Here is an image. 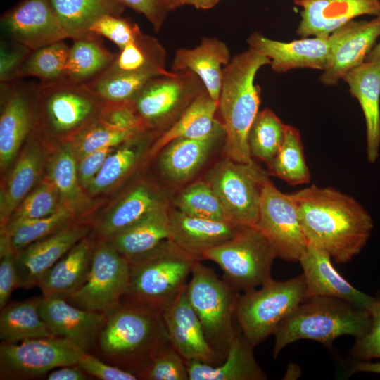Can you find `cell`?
<instances>
[{
	"instance_id": "obj_1",
	"label": "cell",
	"mask_w": 380,
	"mask_h": 380,
	"mask_svg": "<svg viewBox=\"0 0 380 380\" xmlns=\"http://www.w3.org/2000/svg\"><path fill=\"white\" fill-rule=\"evenodd\" d=\"M291 194L308 243L325 251L337 263H346L360 253L374 222L354 198L316 185Z\"/></svg>"
},
{
	"instance_id": "obj_2",
	"label": "cell",
	"mask_w": 380,
	"mask_h": 380,
	"mask_svg": "<svg viewBox=\"0 0 380 380\" xmlns=\"http://www.w3.org/2000/svg\"><path fill=\"white\" fill-rule=\"evenodd\" d=\"M170 342L162 312L122 297L106 313L92 354L138 376Z\"/></svg>"
},
{
	"instance_id": "obj_3",
	"label": "cell",
	"mask_w": 380,
	"mask_h": 380,
	"mask_svg": "<svg viewBox=\"0 0 380 380\" xmlns=\"http://www.w3.org/2000/svg\"><path fill=\"white\" fill-rule=\"evenodd\" d=\"M270 63L266 56L249 48L223 68L217 110L225 134L224 151L229 160L242 163L253 160L248 137L260 103V89L254 80L259 69Z\"/></svg>"
},
{
	"instance_id": "obj_4",
	"label": "cell",
	"mask_w": 380,
	"mask_h": 380,
	"mask_svg": "<svg viewBox=\"0 0 380 380\" xmlns=\"http://www.w3.org/2000/svg\"><path fill=\"white\" fill-rule=\"evenodd\" d=\"M371 322L367 310L348 302L327 296L310 297L277 327L273 334V357L284 347L300 339L328 346L341 336L360 338L369 331Z\"/></svg>"
},
{
	"instance_id": "obj_5",
	"label": "cell",
	"mask_w": 380,
	"mask_h": 380,
	"mask_svg": "<svg viewBox=\"0 0 380 380\" xmlns=\"http://www.w3.org/2000/svg\"><path fill=\"white\" fill-rule=\"evenodd\" d=\"M196 261L166 240L145 256L129 262V284L123 297L163 312L186 286Z\"/></svg>"
},
{
	"instance_id": "obj_6",
	"label": "cell",
	"mask_w": 380,
	"mask_h": 380,
	"mask_svg": "<svg viewBox=\"0 0 380 380\" xmlns=\"http://www.w3.org/2000/svg\"><path fill=\"white\" fill-rule=\"evenodd\" d=\"M239 291L211 268L196 261L186 294L206 338L221 361L225 358L236 327L234 312Z\"/></svg>"
},
{
	"instance_id": "obj_7",
	"label": "cell",
	"mask_w": 380,
	"mask_h": 380,
	"mask_svg": "<svg viewBox=\"0 0 380 380\" xmlns=\"http://www.w3.org/2000/svg\"><path fill=\"white\" fill-rule=\"evenodd\" d=\"M307 298L303 274L286 281L271 279L240 294L234 317L243 336L253 346L274 334L278 324Z\"/></svg>"
},
{
	"instance_id": "obj_8",
	"label": "cell",
	"mask_w": 380,
	"mask_h": 380,
	"mask_svg": "<svg viewBox=\"0 0 380 380\" xmlns=\"http://www.w3.org/2000/svg\"><path fill=\"white\" fill-rule=\"evenodd\" d=\"M276 252L267 237L255 226H243L230 239L204 255L217 264L223 279L238 291L246 292L270 281Z\"/></svg>"
},
{
	"instance_id": "obj_9",
	"label": "cell",
	"mask_w": 380,
	"mask_h": 380,
	"mask_svg": "<svg viewBox=\"0 0 380 380\" xmlns=\"http://www.w3.org/2000/svg\"><path fill=\"white\" fill-rule=\"evenodd\" d=\"M36 104L43 115L46 128L56 134L65 135L77 134L97 120L106 102L86 84L63 78L39 82L36 89Z\"/></svg>"
},
{
	"instance_id": "obj_10",
	"label": "cell",
	"mask_w": 380,
	"mask_h": 380,
	"mask_svg": "<svg viewBox=\"0 0 380 380\" xmlns=\"http://www.w3.org/2000/svg\"><path fill=\"white\" fill-rule=\"evenodd\" d=\"M267 174L252 160L249 163L227 158L217 164L207 182L230 220L242 226H255Z\"/></svg>"
},
{
	"instance_id": "obj_11",
	"label": "cell",
	"mask_w": 380,
	"mask_h": 380,
	"mask_svg": "<svg viewBox=\"0 0 380 380\" xmlns=\"http://www.w3.org/2000/svg\"><path fill=\"white\" fill-rule=\"evenodd\" d=\"M84 353L68 340L55 336L0 344V379L46 377L53 369L77 364Z\"/></svg>"
},
{
	"instance_id": "obj_12",
	"label": "cell",
	"mask_w": 380,
	"mask_h": 380,
	"mask_svg": "<svg viewBox=\"0 0 380 380\" xmlns=\"http://www.w3.org/2000/svg\"><path fill=\"white\" fill-rule=\"evenodd\" d=\"M130 263L107 240L98 239L83 285L67 300L81 309L106 313L127 293Z\"/></svg>"
},
{
	"instance_id": "obj_13",
	"label": "cell",
	"mask_w": 380,
	"mask_h": 380,
	"mask_svg": "<svg viewBox=\"0 0 380 380\" xmlns=\"http://www.w3.org/2000/svg\"><path fill=\"white\" fill-rule=\"evenodd\" d=\"M206 89L194 72L172 71L171 75L150 80L132 100L137 114L146 128L160 125L178 115Z\"/></svg>"
},
{
	"instance_id": "obj_14",
	"label": "cell",
	"mask_w": 380,
	"mask_h": 380,
	"mask_svg": "<svg viewBox=\"0 0 380 380\" xmlns=\"http://www.w3.org/2000/svg\"><path fill=\"white\" fill-rule=\"evenodd\" d=\"M255 227L267 237L277 258L284 260L299 261L308 246L293 198L280 191L269 179L262 189Z\"/></svg>"
},
{
	"instance_id": "obj_15",
	"label": "cell",
	"mask_w": 380,
	"mask_h": 380,
	"mask_svg": "<svg viewBox=\"0 0 380 380\" xmlns=\"http://www.w3.org/2000/svg\"><path fill=\"white\" fill-rule=\"evenodd\" d=\"M353 20L326 37H303L291 42L269 39L253 32L247 39L250 49L265 56L271 61L276 72H284L298 68L324 71L334 48L350 32Z\"/></svg>"
},
{
	"instance_id": "obj_16",
	"label": "cell",
	"mask_w": 380,
	"mask_h": 380,
	"mask_svg": "<svg viewBox=\"0 0 380 380\" xmlns=\"http://www.w3.org/2000/svg\"><path fill=\"white\" fill-rule=\"evenodd\" d=\"M1 27L30 50L68 39L49 0H22L1 15Z\"/></svg>"
},
{
	"instance_id": "obj_17",
	"label": "cell",
	"mask_w": 380,
	"mask_h": 380,
	"mask_svg": "<svg viewBox=\"0 0 380 380\" xmlns=\"http://www.w3.org/2000/svg\"><path fill=\"white\" fill-rule=\"evenodd\" d=\"M89 230L88 224L70 223L16 253L18 288L30 289L37 286L44 274L87 236Z\"/></svg>"
},
{
	"instance_id": "obj_18",
	"label": "cell",
	"mask_w": 380,
	"mask_h": 380,
	"mask_svg": "<svg viewBox=\"0 0 380 380\" xmlns=\"http://www.w3.org/2000/svg\"><path fill=\"white\" fill-rule=\"evenodd\" d=\"M39 310L52 336L68 340L84 353H93L106 313L81 309L65 299L42 296Z\"/></svg>"
},
{
	"instance_id": "obj_19",
	"label": "cell",
	"mask_w": 380,
	"mask_h": 380,
	"mask_svg": "<svg viewBox=\"0 0 380 380\" xmlns=\"http://www.w3.org/2000/svg\"><path fill=\"white\" fill-rule=\"evenodd\" d=\"M37 85L21 84L19 80L1 83V95L4 99L0 116L1 170L11 163L32 128L34 114L32 103L36 98Z\"/></svg>"
},
{
	"instance_id": "obj_20",
	"label": "cell",
	"mask_w": 380,
	"mask_h": 380,
	"mask_svg": "<svg viewBox=\"0 0 380 380\" xmlns=\"http://www.w3.org/2000/svg\"><path fill=\"white\" fill-rule=\"evenodd\" d=\"M162 313L170 341L184 360H196L213 366L222 362L210 346L201 323L187 299L186 286Z\"/></svg>"
},
{
	"instance_id": "obj_21",
	"label": "cell",
	"mask_w": 380,
	"mask_h": 380,
	"mask_svg": "<svg viewBox=\"0 0 380 380\" xmlns=\"http://www.w3.org/2000/svg\"><path fill=\"white\" fill-rule=\"evenodd\" d=\"M331 258L325 251L308 243L299 260L307 298L313 296L335 298L369 312L375 298L357 290L346 281L334 268Z\"/></svg>"
},
{
	"instance_id": "obj_22",
	"label": "cell",
	"mask_w": 380,
	"mask_h": 380,
	"mask_svg": "<svg viewBox=\"0 0 380 380\" xmlns=\"http://www.w3.org/2000/svg\"><path fill=\"white\" fill-rule=\"evenodd\" d=\"M301 8L296 32L303 37H326L355 18L379 15L380 0H295Z\"/></svg>"
},
{
	"instance_id": "obj_23",
	"label": "cell",
	"mask_w": 380,
	"mask_h": 380,
	"mask_svg": "<svg viewBox=\"0 0 380 380\" xmlns=\"http://www.w3.org/2000/svg\"><path fill=\"white\" fill-rule=\"evenodd\" d=\"M170 217L169 240L198 261L210 249L232 238L243 227L232 222L192 217L178 210L170 212Z\"/></svg>"
},
{
	"instance_id": "obj_24",
	"label": "cell",
	"mask_w": 380,
	"mask_h": 380,
	"mask_svg": "<svg viewBox=\"0 0 380 380\" xmlns=\"http://www.w3.org/2000/svg\"><path fill=\"white\" fill-rule=\"evenodd\" d=\"M343 80L362 108L366 125L367 158L374 163L380 147V61H365L348 71Z\"/></svg>"
},
{
	"instance_id": "obj_25",
	"label": "cell",
	"mask_w": 380,
	"mask_h": 380,
	"mask_svg": "<svg viewBox=\"0 0 380 380\" xmlns=\"http://www.w3.org/2000/svg\"><path fill=\"white\" fill-rule=\"evenodd\" d=\"M253 346L235 328L227 355L218 365L185 360L189 380H265L267 375L257 363Z\"/></svg>"
},
{
	"instance_id": "obj_26",
	"label": "cell",
	"mask_w": 380,
	"mask_h": 380,
	"mask_svg": "<svg viewBox=\"0 0 380 380\" xmlns=\"http://www.w3.org/2000/svg\"><path fill=\"white\" fill-rule=\"evenodd\" d=\"M96 241L86 236L50 268L37 286L44 298L68 300L85 282Z\"/></svg>"
},
{
	"instance_id": "obj_27",
	"label": "cell",
	"mask_w": 380,
	"mask_h": 380,
	"mask_svg": "<svg viewBox=\"0 0 380 380\" xmlns=\"http://www.w3.org/2000/svg\"><path fill=\"white\" fill-rule=\"evenodd\" d=\"M380 37V15L370 20H354L350 32L334 48L319 77L327 86L336 85L365 59Z\"/></svg>"
},
{
	"instance_id": "obj_28",
	"label": "cell",
	"mask_w": 380,
	"mask_h": 380,
	"mask_svg": "<svg viewBox=\"0 0 380 380\" xmlns=\"http://www.w3.org/2000/svg\"><path fill=\"white\" fill-rule=\"evenodd\" d=\"M230 61L227 46L216 38L203 37L194 49L176 51L172 71L189 70L203 82L208 95L218 102L221 91L223 65Z\"/></svg>"
},
{
	"instance_id": "obj_29",
	"label": "cell",
	"mask_w": 380,
	"mask_h": 380,
	"mask_svg": "<svg viewBox=\"0 0 380 380\" xmlns=\"http://www.w3.org/2000/svg\"><path fill=\"white\" fill-rule=\"evenodd\" d=\"M170 236V212L165 203L107 241L132 262L169 240Z\"/></svg>"
},
{
	"instance_id": "obj_30",
	"label": "cell",
	"mask_w": 380,
	"mask_h": 380,
	"mask_svg": "<svg viewBox=\"0 0 380 380\" xmlns=\"http://www.w3.org/2000/svg\"><path fill=\"white\" fill-rule=\"evenodd\" d=\"M225 137L224 129L201 139H176L163 149L160 167L175 182H184L193 177L203 165L217 141Z\"/></svg>"
},
{
	"instance_id": "obj_31",
	"label": "cell",
	"mask_w": 380,
	"mask_h": 380,
	"mask_svg": "<svg viewBox=\"0 0 380 380\" xmlns=\"http://www.w3.org/2000/svg\"><path fill=\"white\" fill-rule=\"evenodd\" d=\"M218 102L205 91L197 96L180 117L155 142L151 153H157L170 141L179 138L201 139L223 128L215 119Z\"/></svg>"
},
{
	"instance_id": "obj_32",
	"label": "cell",
	"mask_w": 380,
	"mask_h": 380,
	"mask_svg": "<svg viewBox=\"0 0 380 380\" xmlns=\"http://www.w3.org/2000/svg\"><path fill=\"white\" fill-rule=\"evenodd\" d=\"M68 39L72 40L90 34L99 18L120 16L125 6L118 0H49Z\"/></svg>"
},
{
	"instance_id": "obj_33",
	"label": "cell",
	"mask_w": 380,
	"mask_h": 380,
	"mask_svg": "<svg viewBox=\"0 0 380 380\" xmlns=\"http://www.w3.org/2000/svg\"><path fill=\"white\" fill-rule=\"evenodd\" d=\"M163 204L165 202L151 187L137 186L97 224L99 239H109Z\"/></svg>"
},
{
	"instance_id": "obj_34",
	"label": "cell",
	"mask_w": 380,
	"mask_h": 380,
	"mask_svg": "<svg viewBox=\"0 0 380 380\" xmlns=\"http://www.w3.org/2000/svg\"><path fill=\"white\" fill-rule=\"evenodd\" d=\"M41 299L42 296L20 301H9L1 309V342L18 343L27 339L52 336L39 314Z\"/></svg>"
},
{
	"instance_id": "obj_35",
	"label": "cell",
	"mask_w": 380,
	"mask_h": 380,
	"mask_svg": "<svg viewBox=\"0 0 380 380\" xmlns=\"http://www.w3.org/2000/svg\"><path fill=\"white\" fill-rule=\"evenodd\" d=\"M42 155L35 145L29 146L11 172L0 194V228L3 231L14 211L37 181Z\"/></svg>"
},
{
	"instance_id": "obj_36",
	"label": "cell",
	"mask_w": 380,
	"mask_h": 380,
	"mask_svg": "<svg viewBox=\"0 0 380 380\" xmlns=\"http://www.w3.org/2000/svg\"><path fill=\"white\" fill-rule=\"evenodd\" d=\"M99 37L89 35L73 40L69 49L65 79L74 83L87 84L113 63L117 53L107 49Z\"/></svg>"
},
{
	"instance_id": "obj_37",
	"label": "cell",
	"mask_w": 380,
	"mask_h": 380,
	"mask_svg": "<svg viewBox=\"0 0 380 380\" xmlns=\"http://www.w3.org/2000/svg\"><path fill=\"white\" fill-rule=\"evenodd\" d=\"M166 52L154 37L141 33L117 53L107 70L129 73L168 75L172 71L165 68Z\"/></svg>"
},
{
	"instance_id": "obj_38",
	"label": "cell",
	"mask_w": 380,
	"mask_h": 380,
	"mask_svg": "<svg viewBox=\"0 0 380 380\" xmlns=\"http://www.w3.org/2000/svg\"><path fill=\"white\" fill-rule=\"evenodd\" d=\"M267 165L273 175L291 185L310 182V173L306 164L301 137L297 128L286 125L284 142Z\"/></svg>"
},
{
	"instance_id": "obj_39",
	"label": "cell",
	"mask_w": 380,
	"mask_h": 380,
	"mask_svg": "<svg viewBox=\"0 0 380 380\" xmlns=\"http://www.w3.org/2000/svg\"><path fill=\"white\" fill-rule=\"evenodd\" d=\"M69 49L62 40L32 50L19 69L18 79L35 77L39 82H51L65 78Z\"/></svg>"
},
{
	"instance_id": "obj_40",
	"label": "cell",
	"mask_w": 380,
	"mask_h": 380,
	"mask_svg": "<svg viewBox=\"0 0 380 380\" xmlns=\"http://www.w3.org/2000/svg\"><path fill=\"white\" fill-rule=\"evenodd\" d=\"M75 210L62 204L52 215L25 220L8 225L1 233H6L11 246L18 253L30 244L48 236L70 224Z\"/></svg>"
},
{
	"instance_id": "obj_41",
	"label": "cell",
	"mask_w": 380,
	"mask_h": 380,
	"mask_svg": "<svg viewBox=\"0 0 380 380\" xmlns=\"http://www.w3.org/2000/svg\"><path fill=\"white\" fill-rule=\"evenodd\" d=\"M286 127V125L270 109L259 112L248 132L251 156L270 163L284 142Z\"/></svg>"
},
{
	"instance_id": "obj_42",
	"label": "cell",
	"mask_w": 380,
	"mask_h": 380,
	"mask_svg": "<svg viewBox=\"0 0 380 380\" xmlns=\"http://www.w3.org/2000/svg\"><path fill=\"white\" fill-rule=\"evenodd\" d=\"M49 177L56 185L63 205L72 208L82 201L73 144L67 141L61 145L51 162Z\"/></svg>"
},
{
	"instance_id": "obj_43",
	"label": "cell",
	"mask_w": 380,
	"mask_h": 380,
	"mask_svg": "<svg viewBox=\"0 0 380 380\" xmlns=\"http://www.w3.org/2000/svg\"><path fill=\"white\" fill-rule=\"evenodd\" d=\"M157 76L106 70L86 85L106 103H123L132 101L150 80Z\"/></svg>"
},
{
	"instance_id": "obj_44",
	"label": "cell",
	"mask_w": 380,
	"mask_h": 380,
	"mask_svg": "<svg viewBox=\"0 0 380 380\" xmlns=\"http://www.w3.org/2000/svg\"><path fill=\"white\" fill-rule=\"evenodd\" d=\"M175 204L178 210L187 215L217 221L232 222L217 194L207 181L196 182L182 189L176 197Z\"/></svg>"
},
{
	"instance_id": "obj_45",
	"label": "cell",
	"mask_w": 380,
	"mask_h": 380,
	"mask_svg": "<svg viewBox=\"0 0 380 380\" xmlns=\"http://www.w3.org/2000/svg\"><path fill=\"white\" fill-rule=\"evenodd\" d=\"M138 133L117 129L99 118L75 135L73 146L76 156L80 159L95 151L114 148Z\"/></svg>"
},
{
	"instance_id": "obj_46",
	"label": "cell",
	"mask_w": 380,
	"mask_h": 380,
	"mask_svg": "<svg viewBox=\"0 0 380 380\" xmlns=\"http://www.w3.org/2000/svg\"><path fill=\"white\" fill-rule=\"evenodd\" d=\"M59 193L53 181L50 177L45 179L20 203L6 227L19 222L43 218L52 215L63 204L59 203Z\"/></svg>"
},
{
	"instance_id": "obj_47",
	"label": "cell",
	"mask_w": 380,
	"mask_h": 380,
	"mask_svg": "<svg viewBox=\"0 0 380 380\" xmlns=\"http://www.w3.org/2000/svg\"><path fill=\"white\" fill-rule=\"evenodd\" d=\"M129 141L107 157L100 171L88 186L91 194H99L110 188L136 163L141 146L137 142Z\"/></svg>"
},
{
	"instance_id": "obj_48",
	"label": "cell",
	"mask_w": 380,
	"mask_h": 380,
	"mask_svg": "<svg viewBox=\"0 0 380 380\" xmlns=\"http://www.w3.org/2000/svg\"><path fill=\"white\" fill-rule=\"evenodd\" d=\"M141 380H189L185 360L170 342L138 374Z\"/></svg>"
},
{
	"instance_id": "obj_49",
	"label": "cell",
	"mask_w": 380,
	"mask_h": 380,
	"mask_svg": "<svg viewBox=\"0 0 380 380\" xmlns=\"http://www.w3.org/2000/svg\"><path fill=\"white\" fill-rule=\"evenodd\" d=\"M89 32L92 35L106 37L114 43L119 50L141 33L136 23L120 16L111 15L99 18L91 27Z\"/></svg>"
},
{
	"instance_id": "obj_50",
	"label": "cell",
	"mask_w": 380,
	"mask_h": 380,
	"mask_svg": "<svg viewBox=\"0 0 380 380\" xmlns=\"http://www.w3.org/2000/svg\"><path fill=\"white\" fill-rule=\"evenodd\" d=\"M369 312L370 328L362 337L356 339L351 350V355L359 360L380 359V298H375Z\"/></svg>"
},
{
	"instance_id": "obj_51",
	"label": "cell",
	"mask_w": 380,
	"mask_h": 380,
	"mask_svg": "<svg viewBox=\"0 0 380 380\" xmlns=\"http://www.w3.org/2000/svg\"><path fill=\"white\" fill-rule=\"evenodd\" d=\"M0 309L8 302L18 288L15 253L8 239L0 240Z\"/></svg>"
},
{
	"instance_id": "obj_52",
	"label": "cell",
	"mask_w": 380,
	"mask_h": 380,
	"mask_svg": "<svg viewBox=\"0 0 380 380\" xmlns=\"http://www.w3.org/2000/svg\"><path fill=\"white\" fill-rule=\"evenodd\" d=\"M32 50L11 41H1L0 48V82L9 83L18 80L19 69Z\"/></svg>"
},
{
	"instance_id": "obj_53",
	"label": "cell",
	"mask_w": 380,
	"mask_h": 380,
	"mask_svg": "<svg viewBox=\"0 0 380 380\" xmlns=\"http://www.w3.org/2000/svg\"><path fill=\"white\" fill-rule=\"evenodd\" d=\"M77 365L91 377L99 380H137L138 376L128 371L110 365L92 353H84Z\"/></svg>"
},
{
	"instance_id": "obj_54",
	"label": "cell",
	"mask_w": 380,
	"mask_h": 380,
	"mask_svg": "<svg viewBox=\"0 0 380 380\" xmlns=\"http://www.w3.org/2000/svg\"><path fill=\"white\" fill-rule=\"evenodd\" d=\"M125 7L142 14L158 32L170 11L163 0H118Z\"/></svg>"
},
{
	"instance_id": "obj_55",
	"label": "cell",
	"mask_w": 380,
	"mask_h": 380,
	"mask_svg": "<svg viewBox=\"0 0 380 380\" xmlns=\"http://www.w3.org/2000/svg\"><path fill=\"white\" fill-rule=\"evenodd\" d=\"M113 149L112 147L99 149L80 159L77 169L81 186L88 188Z\"/></svg>"
},
{
	"instance_id": "obj_56",
	"label": "cell",
	"mask_w": 380,
	"mask_h": 380,
	"mask_svg": "<svg viewBox=\"0 0 380 380\" xmlns=\"http://www.w3.org/2000/svg\"><path fill=\"white\" fill-rule=\"evenodd\" d=\"M93 379L77 364L65 365L51 371L46 376L47 380H89Z\"/></svg>"
},
{
	"instance_id": "obj_57",
	"label": "cell",
	"mask_w": 380,
	"mask_h": 380,
	"mask_svg": "<svg viewBox=\"0 0 380 380\" xmlns=\"http://www.w3.org/2000/svg\"><path fill=\"white\" fill-rule=\"evenodd\" d=\"M357 372L380 374V362H372L369 360H359L355 362L350 369L351 374Z\"/></svg>"
},
{
	"instance_id": "obj_58",
	"label": "cell",
	"mask_w": 380,
	"mask_h": 380,
	"mask_svg": "<svg viewBox=\"0 0 380 380\" xmlns=\"http://www.w3.org/2000/svg\"><path fill=\"white\" fill-rule=\"evenodd\" d=\"M220 0H180L181 6L191 5L198 9H209L215 6Z\"/></svg>"
},
{
	"instance_id": "obj_59",
	"label": "cell",
	"mask_w": 380,
	"mask_h": 380,
	"mask_svg": "<svg viewBox=\"0 0 380 380\" xmlns=\"http://www.w3.org/2000/svg\"><path fill=\"white\" fill-rule=\"evenodd\" d=\"M377 61H380V41L374 46L365 59V62Z\"/></svg>"
},
{
	"instance_id": "obj_60",
	"label": "cell",
	"mask_w": 380,
	"mask_h": 380,
	"mask_svg": "<svg viewBox=\"0 0 380 380\" xmlns=\"http://www.w3.org/2000/svg\"><path fill=\"white\" fill-rule=\"evenodd\" d=\"M170 11L181 6L180 0H163Z\"/></svg>"
}]
</instances>
